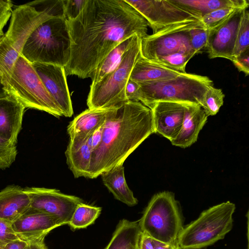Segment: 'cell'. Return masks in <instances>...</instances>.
Listing matches in <instances>:
<instances>
[{
    "label": "cell",
    "mask_w": 249,
    "mask_h": 249,
    "mask_svg": "<svg viewBox=\"0 0 249 249\" xmlns=\"http://www.w3.org/2000/svg\"><path fill=\"white\" fill-rule=\"evenodd\" d=\"M186 104L160 101L150 108L154 133H158L170 142L178 134L184 119Z\"/></svg>",
    "instance_id": "9a60e30c"
},
{
    "label": "cell",
    "mask_w": 249,
    "mask_h": 249,
    "mask_svg": "<svg viewBox=\"0 0 249 249\" xmlns=\"http://www.w3.org/2000/svg\"><path fill=\"white\" fill-rule=\"evenodd\" d=\"M239 71L249 74V48L234 57L231 61Z\"/></svg>",
    "instance_id": "d590c367"
},
{
    "label": "cell",
    "mask_w": 249,
    "mask_h": 249,
    "mask_svg": "<svg viewBox=\"0 0 249 249\" xmlns=\"http://www.w3.org/2000/svg\"><path fill=\"white\" fill-rule=\"evenodd\" d=\"M209 29L206 27L200 21H198L190 29V44L196 54L204 50H206Z\"/></svg>",
    "instance_id": "f546056e"
},
{
    "label": "cell",
    "mask_w": 249,
    "mask_h": 249,
    "mask_svg": "<svg viewBox=\"0 0 249 249\" xmlns=\"http://www.w3.org/2000/svg\"><path fill=\"white\" fill-rule=\"evenodd\" d=\"M12 226L18 238L30 244L44 240L51 231L62 225L53 216L29 208Z\"/></svg>",
    "instance_id": "5bb4252c"
},
{
    "label": "cell",
    "mask_w": 249,
    "mask_h": 249,
    "mask_svg": "<svg viewBox=\"0 0 249 249\" xmlns=\"http://www.w3.org/2000/svg\"><path fill=\"white\" fill-rule=\"evenodd\" d=\"M71 39L66 75L93 76L107 55L124 40L147 35L146 19L125 0H87L79 16L67 20Z\"/></svg>",
    "instance_id": "6da1fadb"
},
{
    "label": "cell",
    "mask_w": 249,
    "mask_h": 249,
    "mask_svg": "<svg viewBox=\"0 0 249 249\" xmlns=\"http://www.w3.org/2000/svg\"><path fill=\"white\" fill-rule=\"evenodd\" d=\"M90 133L70 137L65 156L68 167L76 178H88L89 173L92 152L88 141Z\"/></svg>",
    "instance_id": "e0dca14e"
},
{
    "label": "cell",
    "mask_w": 249,
    "mask_h": 249,
    "mask_svg": "<svg viewBox=\"0 0 249 249\" xmlns=\"http://www.w3.org/2000/svg\"><path fill=\"white\" fill-rule=\"evenodd\" d=\"M177 5L202 18L215 10L224 7L248 8L247 0H171Z\"/></svg>",
    "instance_id": "cb8c5ba5"
},
{
    "label": "cell",
    "mask_w": 249,
    "mask_h": 249,
    "mask_svg": "<svg viewBox=\"0 0 249 249\" xmlns=\"http://www.w3.org/2000/svg\"><path fill=\"white\" fill-rule=\"evenodd\" d=\"M139 88V83L129 79L125 88V96L127 100L139 102L138 92Z\"/></svg>",
    "instance_id": "74e56055"
},
{
    "label": "cell",
    "mask_w": 249,
    "mask_h": 249,
    "mask_svg": "<svg viewBox=\"0 0 249 249\" xmlns=\"http://www.w3.org/2000/svg\"><path fill=\"white\" fill-rule=\"evenodd\" d=\"M183 73L147 60L140 53L132 69L130 79L138 83L159 81L175 78Z\"/></svg>",
    "instance_id": "ffe728a7"
},
{
    "label": "cell",
    "mask_w": 249,
    "mask_h": 249,
    "mask_svg": "<svg viewBox=\"0 0 249 249\" xmlns=\"http://www.w3.org/2000/svg\"><path fill=\"white\" fill-rule=\"evenodd\" d=\"M154 249H178L176 245L164 243L154 239Z\"/></svg>",
    "instance_id": "ab89813d"
},
{
    "label": "cell",
    "mask_w": 249,
    "mask_h": 249,
    "mask_svg": "<svg viewBox=\"0 0 249 249\" xmlns=\"http://www.w3.org/2000/svg\"><path fill=\"white\" fill-rule=\"evenodd\" d=\"M139 84L138 101L149 108L160 101L202 107L205 93L213 86L208 77L186 72L172 79Z\"/></svg>",
    "instance_id": "277c9868"
},
{
    "label": "cell",
    "mask_w": 249,
    "mask_h": 249,
    "mask_svg": "<svg viewBox=\"0 0 249 249\" xmlns=\"http://www.w3.org/2000/svg\"><path fill=\"white\" fill-rule=\"evenodd\" d=\"M142 233L139 221L121 220L105 249H138Z\"/></svg>",
    "instance_id": "7402d4cb"
},
{
    "label": "cell",
    "mask_w": 249,
    "mask_h": 249,
    "mask_svg": "<svg viewBox=\"0 0 249 249\" xmlns=\"http://www.w3.org/2000/svg\"><path fill=\"white\" fill-rule=\"evenodd\" d=\"M249 48V12L247 8L244 10L239 25L232 59Z\"/></svg>",
    "instance_id": "83f0119b"
},
{
    "label": "cell",
    "mask_w": 249,
    "mask_h": 249,
    "mask_svg": "<svg viewBox=\"0 0 249 249\" xmlns=\"http://www.w3.org/2000/svg\"><path fill=\"white\" fill-rule=\"evenodd\" d=\"M224 97L221 89L214 86L208 89L204 95L201 107L208 116L217 114L223 105Z\"/></svg>",
    "instance_id": "f1b7e54d"
},
{
    "label": "cell",
    "mask_w": 249,
    "mask_h": 249,
    "mask_svg": "<svg viewBox=\"0 0 249 249\" xmlns=\"http://www.w3.org/2000/svg\"><path fill=\"white\" fill-rule=\"evenodd\" d=\"M70 52L71 39L66 18L53 17L33 31L20 54L31 63L65 67L69 61Z\"/></svg>",
    "instance_id": "3957f363"
},
{
    "label": "cell",
    "mask_w": 249,
    "mask_h": 249,
    "mask_svg": "<svg viewBox=\"0 0 249 249\" xmlns=\"http://www.w3.org/2000/svg\"><path fill=\"white\" fill-rule=\"evenodd\" d=\"M87 0H63L64 13L67 20L75 19L85 6Z\"/></svg>",
    "instance_id": "d6a6232c"
},
{
    "label": "cell",
    "mask_w": 249,
    "mask_h": 249,
    "mask_svg": "<svg viewBox=\"0 0 249 249\" xmlns=\"http://www.w3.org/2000/svg\"><path fill=\"white\" fill-rule=\"evenodd\" d=\"M30 199L24 188L10 185L0 191V218L13 222L30 207Z\"/></svg>",
    "instance_id": "d6986e66"
},
{
    "label": "cell",
    "mask_w": 249,
    "mask_h": 249,
    "mask_svg": "<svg viewBox=\"0 0 249 249\" xmlns=\"http://www.w3.org/2000/svg\"><path fill=\"white\" fill-rule=\"evenodd\" d=\"M199 20L167 27L141 39L140 53L151 61L178 51H193L190 44L189 30Z\"/></svg>",
    "instance_id": "9c48e42d"
},
{
    "label": "cell",
    "mask_w": 249,
    "mask_h": 249,
    "mask_svg": "<svg viewBox=\"0 0 249 249\" xmlns=\"http://www.w3.org/2000/svg\"><path fill=\"white\" fill-rule=\"evenodd\" d=\"M13 6L10 0H0V38L4 35L3 28L11 17Z\"/></svg>",
    "instance_id": "e575fe53"
},
{
    "label": "cell",
    "mask_w": 249,
    "mask_h": 249,
    "mask_svg": "<svg viewBox=\"0 0 249 249\" xmlns=\"http://www.w3.org/2000/svg\"><path fill=\"white\" fill-rule=\"evenodd\" d=\"M139 224L142 232L158 241L177 246L183 226L181 210L175 194L163 191L154 195Z\"/></svg>",
    "instance_id": "52a82bcc"
},
{
    "label": "cell",
    "mask_w": 249,
    "mask_h": 249,
    "mask_svg": "<svg viewBox=\"0 0 249 249\" xmlns=\"http://www.w3.org/2000/svg\"><path fill=\"white\" fill-rule=\"evenodd\" d=\"M153 133L151 109L140 102L128 100L113 107L103 124L101 144L92 155L88 178L123 164Z\"/></svg>",
    "instance_id": "7a4b0ae2"
},
{
    "label": "cell",
    "mask_w": 249,
    "mask_h": 249,
    "mask_svg": "<svg viewBox=\"0 0 249 249\" xmlns=\"http://www.w3.org/2000/svg\"><path fill=\"white\" fill-rule=\"evenodd\" d=\"M102 208L83 203L79 204L68 223L71 229H84L92 224L100 215Z\"/></svg>",
    "instance_id": "484cf974"
},
{
    "label": "cell",
    "mask_w": 249,
    "mask_h": 249,
    "mask_svg": "<svg viewBox=\"0 0 249 249\" xmlns=\"http://www.w3.org/2000/svg\"><path fill=\"white\" fill-rule=\"evenodd\" d=\"M25 107L13 97L0 96V137L17 144Z\"/></svg>",
    "instance_id": "2e32d148"
},
{
    "label": "cell",
    "mask_w": 249,
    "mask_h": 249,
    "mask_svg": "<svg viewBox=\"0 0 249 249\" xmlns=\"http://www.w3.org/2000/svg\"><path fill=\"white\" fill-rule=\"evenodd\" d=\"M28 244L18 239L7 243L3 246V249H24Z\"/></svg>",
    "instance_id": "f35d334b"
},
{
    "label": "cell",
    "mask_w": 249,
    "mask_h": 249,
    "mask_svg": "<svg viewBox=\"0 0 249 249\" xmlns=\"http://www.w3.org/2000/svg\"><path fill=\"white\" fill-rule=\"evenodd\" d=\"M208 117L201 106L186 104L181 127L177 136L171 141L172 145L183 148L191 146L196 142Z\"/></svg>",
    "instance_id": "ac0fdd59"
},
{
    "label": "cell",
    "mask_w": 249,
    "mask_h": 249,
    "mask_svg": "<svg viewBox=\"0 0 249 249\" xmlns=\"http://www.w3.org/2000/svg\"><path fill=\"white\" fill-rule=\"evenodd\" d=\"M196 54L193 51H181L161 56L153 62L171 70L185 73L187 64Z\"/></svg>",
    "instance_id": "4316f807"
},
{
    "label": "cell",
    "mask_w": 249,
    "mask_h": 249,
    "mask_svg": "<svg viewBox=\"0 0 249 249\" xmlns=\"http://www.w3.org/2000/svg\"><path fill=\"white\" fill-rule=\"evenodd\" d=\"M17 153L16 144L0 137V169L9 168L16 160Z\"/></svg>",
    "instance_id": "1f68e13d"
},
{
    "label": "cell",
    "mask_w": 249,
    "mask_h": 249,
    "mask_svg": "<svg viewBox=\"0 0 249 249\" xmlns=\"http://www.w3.org/2000/svg\"><path fill=\"white\" fill-rule=\"evenodd\" d=\"M141 39L137 36L119 65L99 82L90 85L87 100L89 109L111 108L128 101L125 88L140 55Z\"/></svg>",
    "instance_id": "ba28073f"
},
{
    "label": "cell",
    "mask_w": 249,
    "mask_h": 249,
    "mask_svg": "<svg viewBox=\"0 0 249 249\" xmlns=\"http://www.w3.org/2000/svg\"><path fill=\"white\" fill-rule=\"evenodd\" d=\"M137 36L134 35L124 40L107 55L95 70L91 77V84L99 82L119 65L124 53L132 45Z\"/></svg>",
    "instance_id": "d4e9b609"
},
{
    "label": "cell",
    "mask_w": 249,
    "mask_h": 249,
    "mask_svg": "<svg viewBox=\"0 0 249 249\" xmlns=\"http://www.w3.org/2000/svg\"><path fill=\"white\" fill-rule=\"evenodd\" d=\"M46 89L60 109L62 116L73 113L64 67L53 64L32 63Z\"/></svg>",
    "instance_id": "4fadbf2b"
},
{
    "label": "cell",
    "mask_w": 249,
    "mask_h": 249,
    "mask_svg": "<svg viewBox=\"0 0 249 249\" xmlns=\"http://www.w3.org/2000/svg\"><path fill=\"white\" fill-rule=\"evenodd\" d=\"M24 249H48V248L44 243V240H42L39 242L28 244Z\"/></svg>",
    "instance_id": "60d3db41"
},
{
    "label": "cell",
    "mask_w": 249,
    "mask_h": 249,
    "mask_svg": "<svg viewBox=\"0 0 249 249\" xmlns=\"http://www.w3.org/2000/svg\"><path fill=\"white\" fill-rule=\"evenodd\" d=\"M12 224L10 221L0 218V244L2 246L19 239L13 229Z\"/></svg>",
    "instance_id": "836d02e7"
},
{
    "label": "cell",
    "mask_w": 249,
    "mask_h": 249,
    "mask_svg": "<svg viewBox=\"0 0 249 249\" xmlns=\"http://www.w3.org/2000/svg\"><path fill=\"white\" fill-rule=\"evenodd\" d=\"M103 124L91 131L88 139V143L91 150L92 155L96 152L101 144Z\"/></svg>",
    "instance_id": "8d00e7d4"
},
{
    "label": "cell",
    "mask_w": 249,
    "mask_h": 249,
    "mask_svg": "<svg viewBox=\"0 0 249 249\" xmlns=\"http://www.w3.org/2000/svg\"><path fill=\"white\" fill-rule=\"evenodd\" d=\"M125 1L147 21L153 34L171 25L188 21L200 20L196 14L177 5L171 0Z\"/></svg>",
    "instance_id": "30bf717a"
},
{
    "label": "cell",
    "mask_w": 249,
    "mask_h": 249,
    "mask_svg": "<svg viewBox=\"0 0 249 249\" xmlns=\"http://www.w3.org/2000/svg\"><path fill=\"white\" fill-rule=\"evenodd\" d=\"M101 176L104 184L116 199L130 207L138 204V199L127 185L123 164L103 173Z\"/></svg>",
    "instance_id": "44dd1931"
},
{
    "label": "cell",
    "mask_w": 249,
    "mask_h": 249,
    "mask_svg": "<svg viewBox=\"0 0 249 249\" xmlns=\"http://www.w3.org/2000/svg\"><path fill=\"white\" fill-rule=\"evenodd\" d=\"M2 87L6 94L16 99L25 108L43 111L57 118L62 116L32 64L21 54Z\"/></svg>",
    "instance_id": "8992f818"
},
{
    "label": "cell",
    "mask_w": 249,
    "mask_h": 249,
    "mask_svg": "<svg viewBox=\"0 0 249 249\" xmlns=\"http://www.w3.org/2000/svg\"><path fill=\"white\" fill-rule=\"evenodd\" d=\"M112 107L87 109L75 117L67 127L71 137L78 135H87L103 124Z\"/></svg>",
    "instance_id": "603a6c76"
},
{
    "label": "cell",
    "mask_w": 249,
    "mask_h": 249,
    "mask_svg": "<svg viewBox=\"0 0 249 249\" xmlns=\"http://www.w3.org/2000/svg\"><path fill=\"white\" fill-rule=\"evenodd\" d=\"M235 205L229 201L202 212L183 227L177 242L178 249H201L224 238L232 228Z\"/></svg>",
    "instance_id": "5b68a950"
},
{
    "label": "cell",
    "mask_w": 249,
    "mask_h": 249,
    "mask_svg": "<svg viewBox=\"0 0 249 249\" xmlns=\"http://www.w3.org/2000/svg\"><path fill=\"white\" fill-rule=\"evenodd\" d=\"M234 7H224L213 11L202 17L201 23L208 29H210L228 18L237 9Z\"/></svg>",
    "instance_id": "4dcf8cb0"
},
{
    "label": "cell",
    "mask_w": 249,
    "mask_h": 249,
    "mask_svg": "<svg viewBox=\"0 0 249 249\" xmlns=\"http://www.w3.org/2000/svg\"><path fill=\"white\" fill-rule=\"evenodd\" d=\"M24 189L30 199V209L54 216L62 226L68 224L77 206L83 202L79 197L55 189L31 187Z\"/></svg>",
    "instance_id": "8fae6325"
},
{
    "label": "cell",
    "mask_w": 249,
    "mask_h": 249,
    "mask_svg": "<svg viewBox=\"0 0 249 249\" xmlns=\"http://www.w3.org/2000/svg\"><path fill=\"white\" fill-rule=\"evenodd\" d=\"M245 9H237L225 20L209 29L206 50L210 59L221 57L232 61L239 25Z\"/></svg>",
    "instance_id": "7c38bea8"
}]
</instances>
